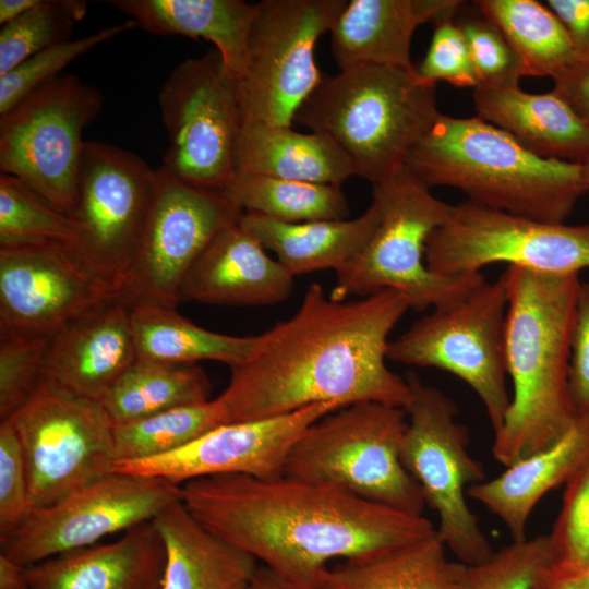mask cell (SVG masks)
I'll list each match as a JSON object with an SVG mask.
<instances>
[{
	"mask_svg": "<svg viewBox=\"0 0 589 589\" xmlns=\"http://www.w3.org/2000/svg\"><path fill=\"white\" fill-rule=\"evenodd\" d=\"M410 309L385 289L356 301H335L311 284L297 312L257 335L249 358L230 368L217 397L227 423L288 414L318 402L341 408L380 402L405 408L410 389L387 365L388 336Z\"/></svg>",
	"mask_w": 589,
	"mask_h": 589,
	"instance_id": "1",
	"label": "cell"
},
{
	"mask_svg": "<svg viewBox=\"0 0 589 589\" xmlns=\"http://www.w3.org/2000/svg\"><path fill=\"white\" fill-rule=\"evenodd\" d=\"M180 498L205 528L299 589H324L333 558H373L436 531L423 515L284 474L199 478Z\"/></svg>",
	"mask_w": 589,
	"mask_h": 589,
	"instance_id": "2",
	"label": "cell"
},
{
	"mask_svg": "<svg viewBox=\"0 0 589 589\" xmlns=\"http://www.w3.org/2000/svg\"><path fill=\"white\" fill-rule=\"evenodd\" d=\"M507 281L506 371L514 395L492 455L504 467L560 441L578 413L569 393V360L579 277L516 266Z\"/></svg>",
	"mask_w": 589,
	"mask_h": 589,
	"instance_id": "3",
	"label": "cell"
},
{
	"mask_svg": "<svg viewBox=\"0 0 589 589\" xmlns=\"http://www.w3.org/2000/svg\"><path fill=\"white\" fill-rule=\"evenodd\" d=\"M405 166L429 188L453 187L476 204L545 223H565L589 191L581 164L540 157L478 116L441 113Z\"/></svg>",
	"mask_w": 589,
	"mask_h": 589,
	"instance_id": "4",
	"label": "cell"
},
{
	"mask_svg": "<svg viewBox=\"0 0 589 589\" xmlns=\"http://www.w3.org/2000/svg\"><path fill=\"white\" fill-rule=\"evenodd\" d=\"M441 112L436 85L412 70L364 65L323 75L293 122L329 137L373 184L405 166Z\"/></svg>",
	"mask_w": 589,
	"mask_h": 589,
	"instance_id": "5",
	"label": "cell"
},
{
	"mask_svg": "<svg viewBox=\"0 0 589 589\" xmlns=\"http://www.w3.org/2000/svg\"><path fill=\"white\" fill-rule=\"evenodd\" d=\"M373 200L378 225L360 254L335 271L332 300L394 289L421 312L448 304L485 280L481 273L446 276L428 268L426 241L453 205L435 197L406 166L373 184Z\"/></svg>",
	"mask_w": 589,
	"mask_h": 589,
	"instance_id": "6",
	"label": "cell"
},
{
	"mask_svg": "<svg viewBox=\"0 0 589 589\" xmlns=\"http://www.w3.org/2000/svg\"><path fill=\"white\" fill-rule=\"evenodd\" d=\"M406 418L404 408L373 401L330 412L300 435L283 474L422 515L423 493L400 458Z\"/></svg>",
	"mask_w": 589,
	"mask_h": 589,
	"instance_id": "7",
	"label": "cell"
},
{
	"mask_svg": "<svg viewBox=\"0 0 589 589\" xmlns=\"http://www.w3.org/2000/svg\"><path fill=\"white\" fill-rule=\"evenodd\" d=\"M405 378L410 397L404 408L408 426L401 462L419 484L425 504L436 512V533L446 549L462 564H480L494 551L466 495L469 486L485 480L483 466L469 453V435L457 420L455 401L414 373Z\"/></svg>",
	"mask_w": 589,
	"mask_h": 589,
	"instance_id": "8",
	"label": "cell"
},
{
	"mask_svg": "<svg viewBox=\"0 0 589 589\" xmlns=\"http://www.w3.org/2000/svg\"><path fill=\"white\" fill-rule=\"evenodd\" d=\"M101 93L79 76L60 74L0 118V169L72 216L85 141L99 115Z\"/></svg>",
	"mask_w": 589,
	"mask_h": 589,
	"instance_id": "9",
	"label": "cell"
},
{
	"mask_svg": "<svg viewBox=\"0 0 589 589\" xmlns=\"http://www.w3.org/2000/svg\"><path fill=\"white\" fill-rule=\"evenodd\" d=\"M507 281L503 273L459 299L433 309L389 341L387 359L449 372L481 399L497 432L510 405L505 385Z\"/></svg>",
	"mask_w": 589,
	"mask_h": 589,
	"instance_id": "10",
	"label": "cell"
},
{
	"mask_svg": "<svg viewBox=\"0 0 589 589\" xmlns=\"http://www.w3.org/2000/svg\"><path fill=\"white\" fill-rule=\"evenodd\" d=\"M346 0L257 2L244 72L238 80L242 124L292 127L294 116L323 79L314 49L330 32Z\"/></svg>",
	"mask_w": 589,
	"mask_h": 589,
	"instance_id": "11",
	"label": "cell"
},
{
	"mask_svg": "<svg viewBox=\"0 0 589 589\" xmlns=\"http://www.w3.org/2000/svg\"><path fill=\"white\" fill-rule=\"evenodd\" d=\"M158 104L169 139L163 167L188 183L225 190L236 173L241 112L238 79L219 53L211 51L176 65Z\"/></svg>",
	"mask_w": 589,
	"mask_h": 589,
	"instance_id": "12",
	"label": "cell"
},
{
	"mask_svg": "<svg viewBox=\"0 0 589 589\" xmlns=\"http://www.w3.org/2000/svg\"><path fill=\"white\" fill-rule=\"evenodd\" d=\"M157 169L109 143L85 141L79 196L69 247L93 273L121 294L145 227Z\"/></svg>",
	"mask_w": 589,
	"mask_h": 589,
	"instance_id": "13",
	"label": "cell"
},
{
	"mask_svg": "<svg viewBox=\"0 0 589 589\" xmlns=\"http://www.w3.org/2000/svg\"><path fill=\"white\" fill-rule=\"evenodd\" d=\"M425 264L440 275L480 273L507 263L536 273L573 275L589 268V224L539 221L469 200L453 205L429 237Z\"/></svg>",
	"mask_w": 589,
	"mask_h": 589,
	"instance_id": "14",
	"label": "cell"
},
{
	"mask_svg": "<svg viewBox=\"0 0 589 589\" xmlns=\"http://www.w3.org/2000/svg\"><path fill=\"white\" fill-rule=\"evenodd\" d=\"M7 421L24 458L31 509L48 506L112 472L113 424L100 402L41 384Z\"/></svg>",
	"mask_w": 589,
	"mask_h": 589,
	"instance_id": "15",
	"label": "cell"
},
{
	"mask_svg": "<svg viewBox=\"0 0 589 589\" xmlns=\"http://www.w3.org/2000/svg\"><path fill=\"white\" fill-rule=\"evenodd\" d=\"M244 211L224 189L188 183L163 166L133 265L120 298L128 304L177 306L180 285L194 261Z\"/></svg>",
	"mask_w": 589,
	"mask_h": 589,
	"instance_id": "16",
	"label": "cell"
},
{
	"mask_svg": "<svg viewBox=\"0 0 589 589\" xmlns=\"http://www.w3.org/2000/svg\"><path fill=\"white\" fill-rule=\"evenodd\" d=\"M181 485L145 476L111 472L55 503L33 508L0 540L1 554L28 567L96 544L105 536L152 521L181 500Z\"/></svg>",
	"mask_w": 589,
	"mask_h": 589,
	"instance_id": "17",
	"label": "cell"
},
{
	"mask_svg": "<svg viewBox=\"0 0 589 589\" xmlns=\"http://www.w3.org/2000/svg\"><path fill=\"white\" fill-rule=\"evenodd\" d=\"M117 297L65 244L0 248V332L50 337Z\"/></svg>",
	"mask_w": 589,
	"mask_h": 589,
	"instance_id": "18",
	"label": "cell"
},
{
	"mask_svg": "<svg viewBox=\"0 0 589 589\" xmlns=\"http://www.w3.org/2000/svg\"><path fill=\"white\" fill-rule=\"evenodd\" d=\"M340 408L337 402H318L284 416L221 424L173 452L116 461L112 472L154 477L178 485L218 474L277 478L306 428Z\"/></svg>",
	"mask_w": 589,
	"mask_h": 589,
	"instance_id": "19",
	"label": "cell"
},
{
	"mask_svg": "<svg viewBox=\"0 0 589 589\" xmlns=\"http://www.w3.org/2000/svg\"><path fill=\"white\" fill-rule=\"evenodd\" d=\"M136 360L130 305L117 297L82 313L49 337L41 384L100 402Z\"/></svg>",
	"mask_w": 589,
	"mask_h": 589,
	"instance_id": "20",
	"label": "cell"
},
{
	"mask_svg": "<svg viewBox=\"0 0 589 589\" xmlns=\"http://www.w3.org/2000/svg\"><path fill=\"white\" fill-rule=\"evenodd\" d=\"M265 250L240 224L224 229L189 268L178 302L271 305L286 300L293 277Z\"/></svg>",
	"mask_w": 589,
	"mask_h": 589,
	"instance_id": "21",
	"label": "cell"
},
{
	"mask_svg": "<svg viewBox=\"0 0 589 589\" xmlns=\"http://www.w3.org/2000/svg\"><path fill=\"white\" fill-rule=\"evenodd\" d=\"M166 552L153 521L26 567L29 589H161Z\"/></svg>",
	"mask_w": 589,
	"mask_h": 589,
	"instance_id": "22",
	"label": "cell"
},
{
	"mask_svg": "<svg viewBox=\"0 0 589 589\" xmlns=\"http://www.w3.org/2000/svg\"><path fill=\"white\" fill-rule=\"evenodd\" d=\"M459 0H351L332 29V51L340 70L382 65L414 69L416 29L455 12Z\"/></svg>",
	"mask_w": 589,
	"mask_h": 589,
	"instance_id": "23",
	"label": "cell"
},
{
	"mask_svg": "<svg viewBox=\"0 0 589 589\" xmlns=\"http://www.w3.org/2000/svg\"><path fill=\"white\" fill-rule=\"evenodd\" d=\"M588 461L589 413H585L555 444L506 467L498 477L472 484L467 495L498 517L513 541H522L538 502L566 484Z\"/></svg>",
	"mask_w": 589,
	"mask_h": 589,
	"instance_id": "24",
	"label": "cell"
},
{
	"mask_svg": "<svg viewBox=\"0 0 589 589\" xmlns=\"http://www.w3.org/2000/svg\"><path fill=\"white\" fill-rule=\"evenodd\" d=\"M473 100L479 118L533 154L579 164L589 158V127L555 91L531 94L519 85H479Z\"/></svg>",
	"mask_w": 589,
	"mask_h": 589,
	"instance_id": "25",
	"label": "cell"
},
{
	"mask_svg": "<svg viewBox=\"0 0 589 589\" xmlns=\"http://www.w3.org/2000/svg\"><path fill=\"white\" fill-rule=\"evenodd\" d=\"M166 552L161 589H242L256 558L200 524L181 500L153 520Z\"/></svg>",
	"mask_w": 589,
	"mask_h": 589,
	"instance_id": "26",
	"label": "cell"
},
{
	"mask_svg": "<svg viewBox=\"0 0 589 589\" xmlns=\"http://www.w3.org/2000/svg\"><path fill=\"white\" fill-rule=\"evenodd\" d=\"M109 3L151 34L213 43L224 65L238 80L242 76L257 3L242 0H112Z\"/></svg>",
	"mask_w": 589,
	"mask_h": 589,
	"instance_id": "27",
	"label": "cell"
},
{
	"mask_svg": "<svg viewBox=\"0 0 589 589\" xmlns=\"http://www.w3.org/2000/svg\"><path fill=\"white\" fill-rule=\"evenodd\" d=\"M380 221V207L369 208L353 219L283 223L263 215L244 213L240 226L265 249L273 251L292 276L348 264L365 248Z\"/></svg>",
	"mask_w": 589,
	"mask_h": 589,
	"instance_id": "28",
	"label": "cell"
},
{
	"mask_svg": "<svg viewBox=\"0 0 589 589\" xmlns=\"http://www.w3.org/2000/svg\"><path fill=\"white\" fill-rule=\"evenodd\" d=\"M233 163L236 172L340 187L354 176L345 153L324 134L292 127L242 124Z\"/></svg>",
	"mask_w": 589,
	"mask_h": 589,
	"instance_id": "29",
	"label": "cell"
},
{
	"mask_svg": "<svg viewBox=\"0 0 589 589\" xmlns=\"http://www.w3.org/2000/svg\"><path fill=\"white\" fill-rule=\"evenodd\" d=\"M130 305L137 360L166 364L193 365L215 360L230 368L252 353L257 336L238 337L207 330L176 311L157 302Z\"/></svg>",
	"mask_w": 589,
	"mask_h": 589,
	"instance_id": "30",
	"label": "cell"
},
{
	"mask_svg": "<svg viewBox=\"0 0 589 589\" xmlns=\"http://www.w3.org/2000/svg\"><path fill=\"white\" fill-rule=\"evenodd\" d=\"M460 562L446 557L436 531L369 560L328 570L324 589H454Z\"/></svg>",
	"mask_w": 589,
	"mask_h": 589,
	"instance_id": "31",
	"label": "cell"
},
{
	"mask_svg": "<svg viewBox=\"0 0 589 589\" xmlns=\"http://www.w3.org/2000/svg\"><path fill=\"white\" fill-rule=\"evenodd\" d=\"M211 383L197 365L136 360L100 401L113 425L189 404L208 400Z\"/></svg>",
	"mask_w": 589,
	"mask_h": 589,
	"instance_id": "32",
	"label": "cell"
},
{
	"mask_svg": "<svg viewBox=\"0 0 589 589\" xmlns=\"http://www.w3.org/2000/svg\"><path fill=\"white\" fill-rule=\"evenodd\" d=\"M474 2L516 51L525 76L553 79L577 61L567 29L546 4L536 0Z\"/></svg>",
	"mask_w": 589,
	"mask_h": 589,
	"instance_id": "33",
	"label": "cell"
},
{
	"mask_svg": "<svg viewBox=\"0 0 589 589\" xmlns=\"http://www.w3.org/2000/svg\"><path fill=\"white\" fill-rule=\"evenodd\" d=\"M225 190L244 213L283 223L346 219L349 214L336 185L236 172Z\"/></svg>",
	"mask_w": 589,
	"mask_h": 589,
	"instance_id": "34",
	"label": "cell"
},
{
	"mask_svg": "<svg viewBox=\"0 0 589 589\" xmlns=\"http://www.w3.org/2000/svg\"><path fill=\"white\" fill-rule=\"evenodd\" d=\"M226 423L225 409L216 398L113 425L115 458L127 461L164 455Z\"/></svg>",
	"mask_w": 589,
	"mask_h": 589,
	"instance_id": "35",
	"label": "cell"
},
{
	"mask_svg": "<svg viewBox=\"0 0 589 589\" xmlns=\"http://www.w3.org/2000/svg\"><path fill=\"white\" fill-rule=\"evenodd\" d=\"M74 220L39 196L20 179L0 176V248L58 242L72 247Z\"/></svg>",
	"mask_w": 589,
	"mask_h": 589,
	"instance_id": "36",
	"label": "cell"
},
{
	"mask_svg": "<svg viewBox=\"0 0 589 589\" xmlns=\"http://www.w3.org/2000/svg\"><path fill=\"white\" fill-rule=\"evenodd\" d=\"M82 0H40L37 5L2 25L0 76L33 55L69 40L76 22L86 13Z\"/></svg>",
	"mask_w": 589,
	"mask_h": 589,
	"instance_id": "37",
	"label": "cell"
},
{
	"mask_svg": "<svg viewBox=\"0 0 589 589\" xmlns=\"http://www.w3.org/2000/svg\"><path fill=\"white\" fill-rule=\"evenodd\" d=\"M136 26L133 20H129L88 36L56 44L27 58L0 76V116L59 76L61 71L80 56Z\"/></svg>",
	"mask_w": 589,
	"mask_h": 589,
	"instance_id": "38",
	"label": "cell"
},
{
	"mask_svg": "<svg viewBox=\"0 0 589 589\" xmlns=\"http://www.w3.org/2000/svg\"><path fill=\"white\" fill-rule=\"evenodd\" d=\"M455 24L467 43L478 86H518L525 76L522 63L498 26L472 1H462L456 10Z\"/></svg>",
	"mask_w": 589,
	"mask_h": 589,
	"instance_id": "39",
	"label": "cell"
},
{
	"mask_svg": "<svg viewBox=\"0 0 589 589\" xmlns=\"http://www.w3.org/2000/svg\"><path fill=\"white\" fill-rule=\"evenodd\" d=\"M548 563V536L512 541L480 564L460 563L454 589H531Z\"/></svg>",
	"mask_w": 589,
	"mask_h": 589,
	"instance_id": "40",
	"label": "cell"
},
{
	"mask_svg": "<svg viewBox=\"0 0 589 589\" xmlns=\"http://www.w3.org/2000/svg\"><path fill=\"white\" fill-rule=\"evenodd\" d=\"M49 337L0 332V418L9 419L37 393Z\"/></svg>",
	"mask_w": 589,
	"mask_h": 589,
	"instance_id": "41",
	"label": "cell"
},
{
	"mask_svg": "<svg viewBox=\"0 0 589 589\" xmlns=\"http://www.w3.org/2000/svg\"><path fill=\"white\" fill-rule=\"evenodd\" d=\"M565 485L561 510L548 536L549 563L589 569V461Z\"/></svg>",
	"mask_w": 589,
	"mask_h": 589,
	"instance_id": "42",
	"label": "cell"
},
{
	"mask_svg": "<svg viewBox=\"0 0 589 589\" xmlns=\"http://www.w3.org/2000/svg\"><path fill=\"white\" fill-rule=\"evenodd\" d=\"M455 12L433 22L434 32L428 51L416 67V73L429 84L445 81L456 87L476 88L478 77L465 37L453 20Z\"/></svg>",
	"mask_w": 589,
	"mask_h": 589,
	"instance_id": "43",
	"label": "cell"
},
{
	"mask_svg": "<svg viewBox=\"0 0 589 589\" xmlns=\"http://www.w3.org/2000/svg\"><path fill=\"white\" fill-rule=\"evenodd\" d=\"M31 510L27 472L17 436L9 421L0 423V540L13 532Z\"/></svg>",
	"mask_w": 589,
	"mask_h": 589,
	"instance_id": "44",
	"label": "cell"
},
{
	"mask_svg": "<svg viewBox=\"0 0 589 589\" xmlns=\"http://www.w3.org/2000/svg\"><path fill=\"white\" fill-rule=\"evenodd\" d=\"M569 393L578 414L589 413V283H580L569 360Z\"/></svg>",
	"mask_w": 589,
	"mask_h": 589,
	"instance_id": "45",
	"label": "cell"
},
{
	"mask_svg": "<svg viewBox=\"0 0 589 589\" xmlns=\"http://www.w3.org/2000/svg\"><path fill=\"white\" fill-rule=\"evenodd\" d=\"M567 29L578 61L589 62V0H548Z\"/></svg>",
	"mask_w": 589,
	"mask_h": 589,
	"instance_id": "46",
	"label": "cell"
},
{
	"mask_svg": "<svg viewBox=\"0 0 589 589\" xmlns=\"http://www.w3.org/2000/svg\"><path fill=\"white\" fill-rule=\"evenodd\" d=\"M555 91L589 127V62L576 61L553 77Z\"/></svg>",
	"mask_w": 589,
	"mask_h": 589,
	"instance_id": "47",
	"label": "cell"
},
{
	"mask_svg": "<svg viewBox=\"0 0 589 589\" xmlns=\"http://www.w3.org/2000/svg\"><path fill=\"white\" fill-rule=\"evenodd\" d=\"M531 589H589V569L553 566L548 563Z\"/></svg>",
	"mask_w": 589,
	"mask_h": 589,
	"instance_id": "48",
	"label": "cell"
},
{
	"mask_svg": "<svg viewBox=\"0 0 589 589\" xmlns=\"http://www.w3.org/2000/svg\"><path fill=\"white\" fill-rule=\"evenodd\" d=\"M0 589H29L26 567L0 554Z\"/></svg>",
	"mask_w": 589,
	"mask_h": 589,
	"instance_id": "49",
	"label": "cell"
},
{
	"mask_svg": "<svg viewBox=\"0 0 589 589\" xmlns=\"http://www.w3.org/2000/svg\"><path fill=\"white\" fill-rule=\"evenodd\" d=\"M242 589H299L266 565L257 566Z\"/></svg>",
	"mask_w": 589,
	"mask_h": 589,
	"instance_id": "50",
	"label": "cell"
},
{
	"mask_svg": "<svg viewBox=\"0 0 589 589\" xmlns=\"http://www.w3.org/2000/svg\"><path fill=\"white\" fill-rule=\"evenodd\" d=\"M40 0H0V24L19 17L39 3Z\"/></svg>",
	"mask_w": 589,
	"mask_h": 589,
	"instance_id": "51",
	"label": "cell"
},
{
	"mask_svg": "<svg viewBox=\"0 0 589 589\" xmlns=\"http://www.w3.org/2000/svg\"><path fill=\"white\" fill-rule=\"evenodd\" d=\"M582 166V176L586 184L589 188V158L581 163Z\"/></svg>",
	"mask_w": 589,
	"mask_h": 589,
	"instance_id": "52",
	"label": "cell"
}]
</instances>
